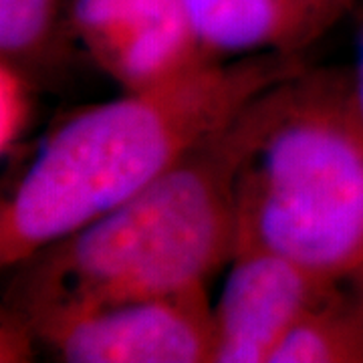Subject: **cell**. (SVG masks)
I'll return each mask as SVG.
<instances>
[{
	"label": "cell",
	"instance_id": "cell-1",
	"mask_svg": "<svg viewBox=\"0 0 363 363\" xmlns=\"http://www.w3.org/2000/svg\"><path fill=\"white\" fill-rule=\"evenodd\" d=\"M305 67L303 55L281 52L224 59L166 85L71 111L2 194V269L142 192L257 95Z\"/></svg>",
	"mask_w": 363,
	"mask_h": 363
},
{
	"label": "cell",
	"instance_id": "cell-2",
	"mask_svg": "<svg viewBox=\"0 0 363 363\" xmlns=\"http://www.w3.org/2000/svg\"><path fill=\"white\" fill-rule=\"evenodd\" d=\"M236 117L142 192L11 267L2 309L33 329L105 303L206 286L234 252Z\"/></svg>",
	"mask_w": 363,
	"mask_h": 363
},
{
	"label": "cell",
	"instance_id": "cell-3",
	"mask_svg": "<svg viewBox=\"0 0 363 363\" xmlns=\"http://www.w3.org/2000/svg\"><path fill=\"white\" fill-rule=\"evenodd\" d=\"M234 250L264 248L327 279L363 277V130L345 67H305L236 117Z\"/></svg>",
	"mask_w": 363,
	"mask_h": 363
},
{
	"label": "cell",
	"instance_id": "cell-4",
	"mask_svg": "<svg viewBox=\"0 0 363 363\" xmlns=\"http://www.w3.org/2000/svg\"><path fill=\"white\" fill-rule=\"evenodd\" d=\"M37 351L65 363H210L206 286L128 298L35 325Z\"/></svg>",
	"mask_w": 363,
	"mask_h": 363
},
{
	"label": "cell",
	"instance_id": "cell-5",
	"mask_svg": "<svg viewBox=\"0 0 363 363\" xmlns=\"http://www.w3.org/2000/svg\"><path fill=\"white\" fill-rule=\"evenodd\" d=\"M79 51L123 91L166 85L216 63L196 37L184 0H69Z\"/></svg>",
	"mask_w": 363,
	"mask_h": 363
},
{
	"label": "cell",
	"instance_id": "cell-6",
	"mask_svg": "<svg viewBox=\"0 0 363 363\" xmlns=\"http://www.w3.org/2000/svg\"><path fill=\"white\" fill-rule=\"evenodd\" d=\"M212 305V362L272 363L281 343L333 279L264 248H236Z\"/></svg>",
	"mask_w": 363,
	"mask_h": 363
},
{
	"label": "cell",
	"instance_id": "cell-7",
	"mask_svg": "<svg viewBox=\"0 0 363 363\" xmlns=\"http://www.w3.org/2000/svg\"><path fill=\"white\" fill-rule=\"evenodd\" d=\"M359 0H184L208 55H303L351 16Z\"/></svg>",
	"mask_w": 363,
	"mask_h": 363
},
{
	"label": "cell",
	"instance_id": "cell-8",
	"mask_svg": "<svg viewBox=\"0 0 363 363\" xmlns=\"http://www.w3.org/2000/svg\"><path fill=\"white\" fill-rule=\"evenodd\" d=\"M69 0H0V65L37 89L61 77L79 49L67 25Z\"/></svg>",
	"mask_w": 363,
	"mask_h": 363
},
{
	"label": "cell",
	"instance_id": "cell-9",
	"mask_svg": "<svg viewBox=\"0 0 363 363\" xmlns=\"http://www.w3.org/2000/svg\"><path fill=\"white\" fill-rule=\"evenodd\" d=\"M272 363H363V277L325 286Z\"/></svg>",
	"mask_w": 363,
	"mask_h": 363
},
{
	"label": "cell",
	"instance_id": "cell-10",
	"mask_svg": "<svg viewBox=\"0 0 363 363\" xmlns=\"http://www.w3.org/2000/svg\"><path fill=\"white\" fill-rule=\"evenodd\" d=\"M37 89L28 79L0 65V145L2 154L13 147L23 133L30 113V93Z\"/></svg>",
	"mask_w": 363,
	"mask_h": 363
},
{
	"label": "cell",
	"instance_id": "cell-11",
	"mask_svg": "<svg viewBox=\"0 0 363 363\" xmlns=\"http://www.w3.org/2000/svg\"><path fill=\"white\" fill-rule=\"evenodd\" d=\"M355 16V30H353V59L345 67L347 75V91L350 101L353 107L355 119L363 130V0L357 2L355 11L351 13Z\"/></svg>",
	"mask_w": 363,
	"mask_h": 363
}]
</instances>
